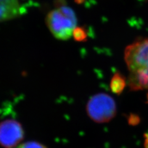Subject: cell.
I'll list each match as a JSON object with an SVG mask.
<instances>
[{
	"label": "cell",
	"instance_id": "cell-6",
	"mask_svg": "<svg viewBox=\"0 0 148 148\" xmlns=\"http://www.w3.org/2000/svg\"><path fill=\"white\" fill-rule=\"evenodd\" d=\"M54 4L58 9H59L63 14L70 18L73 24L77 25V19L75 14L71 8L67 6L66 0H54Z\"/></svg>",
	"mask_w": 148,
	"mask_h": 148
},
{
	"label": "cell",
	"instance_id": "cell-4",
	"mask_svg": "<svg viewBox=\"0 0 148 148\" xmlns=\"http://www.w3.org/2000/svg\"><path fill=\"white\" fill-rule=\"evenodd\" d=\"M23 137V129L21 124L16 120H6L1 123L0 140L4 147H14L22 140Z\"/></svg>",
	"mask_w": 148,
	"mask_h": 148
},
{
	"label": "cell",
	"instance_id": "cell-12",
	"mask_svg": "<svg viewBox=\"0 0 148 148\" xmlns=\"http://www.w3.org/2000/svg\"><path fill=\"white\" fill-rule=\"evenodd\" d=\"M75 1L78 4H82L83 1H84V0H75Z\"/></svg>",
	"mask_w": 148,
	"mask_h": 148
},
{
	"label": "cell",
	"instance_id": "cell-5",
	"mask_svg": "<svg viewBox=\"0 0 148 148\" xmlns=\"http://www.w3.org/2000/svg\"><path fill=\"white\" fill-rule=\"evenodd\" d=\"M0 10L1 21L11 19L21 14L17 0H1Z\"/></svg>",
	"mask_w": 148,
	"mask_h": 148
},
{
	"label": "cell",
	"instance_id": "cell-2",
	"mask_svg": "<svg viewBox=\"0 0 148 148\" xmlns=\"http://www.w3.org/2000/svg\"><path fill=\"white\" fill-rule=\"evenodd\" d=\"M86 111L90 119L97 123H106L116 114V105L112 97L105 93L97 94L89 100Z\"/></svg>",
	"mask_w": 148,
	"mask_h": 148
},
{
	"label": "cell",
	"instance_id": "cell-11",
	"mask_svg": "<svg viewBox=\"0 0 148 148\" xmlns=\"http://www.w3.org/2000/svg\"><path fill=\"white\" fill-rule=\"evenodd\" d=\"M146 140L145 141V148H148V134L145 135Z\"/></svg>",
	"mask_w": 148,
	"mask_h": 148
},
{
	"label": "cell",
	"instance_id": "cell-8",
	"mask_svg": "<svg viewBox=\"0 0 148 148\" xmlns=\"http://www.w3.org/2000/svg\"><path fill=\"white\" fill-rule=\"evenodd\" d=\"M73 36L74 40L79 42H84L87 40L88 34L84 27H77L73 32Z\"/></svg>",
	"mask_w": 148,
	"mask_h": 148
},
{
	"label": "cell",
	"instance_id": "cell-9",
	"mask_svg": "<svg viewBox=\"0 0 148 148\" xmlns=\"http://www.w3.org/2000/svg\"><path fill=\"white\" fill-rule=\"evenodd\" d=\"M18 148H46L44 145L36 142H27L22 144Z\"/></svg>",
	"mask_w": 148,
	"mask_h": 148
},
{
	"label": "cell",
	"instance_id": "cell-3",
	"mask_svg": "<svg viewBox=\"0 0 148 148\" xmlns=\"http://www.w3.org/2000/svg\"><path fill=\"white\" fill-rule=\"evenodd\" d=\"M46 24L56 38L61 40L70 38L77 27L70 18L58 9L48 14L46 17Z\"/></svg>",
	"mask_w": 148,
	"mask_h": 148
},
{
	"label": "cell",
	"instance_id": "cell-13",
	"mask_svg": "<svg viewBox=\"0 0 148 148\" xmlns=\"http://www.w3.org/2000/svg\"><path fill=\"white\" fill-rule=\"evenodd\" d=\"M147 103H148V93L147 95Z\"/></svg>",
	"mask_w": 148,
	"mask_h": 148
},
{
	"label": "cell",
	"instance_id": "cell-1",
	"mask_svg": "<svg viewBox=\"0 0 148 148\" xmlns=\"http://www.w3.org/2000/svg\"><path fill=\"white\" fill-rule=\"evenodd\" d=\"M125 60L130 72L128 84L132 90L148 89V39L128 46Z\"/></svg>",
	"mask_w": 148,
	"mask_h": 148
},
{
	"label": "cell",
	"instance_id": "cell-7",
	"mask_svg": "<svg viewBox=\"0 0 148 148\" xmlns=\"http://www.w3.org/2000/svg\"><path fill=\"white\" fill-rule=\"evenodd\" d=\"M125 80L121 74L119 73H115L110 83L111 89L114 93H121L125 86Z\"/></svg>",
	"mask_w": 148,
	"mask_h": 148
},
{
	"label": "cell",
	"instance_id": "cell-10",
	"mask_svg": "<svg viewBox=\"0 0 148 148\" xmlns=\"http://www.w3.org/2000/svg\"><path fill=\"white\" fill-rule=\"evenodd\" d=\"M140 122V119L136 115H132V117L130 118V123L132 125H136Z\"/></svg>",
	"mask_w": 148,
	"mask_h": 148
}]
</instances>
